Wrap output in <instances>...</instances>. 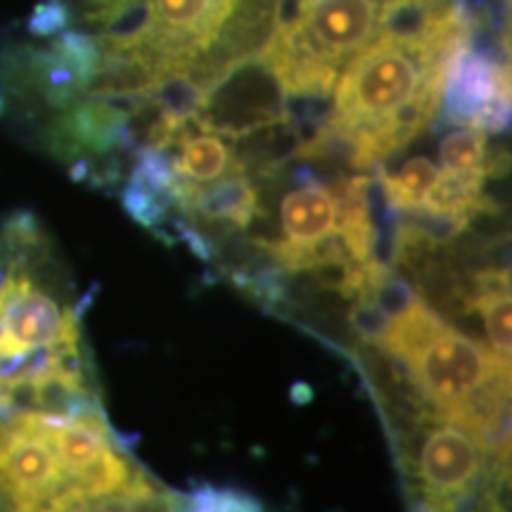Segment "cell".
Here are the masks:
<instances>
[{"instance_id": "cell-10", "label": "cell", "mask_w": 512, "mask_h": 512, "mask_svg": "<svg viewBox=\"0 0 512 512\" xmlns=\"http://www.w3.org/2000/svg\"><path fill=\"white\" fill-rule=\"evenodd\" d=\"M174 512H264V505L247 491L202 484L192 491H174Z\"/></svg>"}, {"instance_id": "cell-8", "label": "cell", "mask_w": 512, "mask_h": 512, "mask_svg": "<svg viewBox=\"0 0 512 512\" xmlns=\"http://www.w3.org/2000/svg\"><path fill=\"white\" fill-rule=\"evenodd\" d=\"M437 176L439 166L430 157L422 155L408 157L396 169L380 166L375 171V181L380 185L384 204H387L389 214H394V219H411L418 214Z\"/></svg>"}, {"instance_id": "cell-1", "label": "cell", "mask_w": 512, "mask_h": 512, "mask_svg": "<svg viewBox=\"0 0 512 512\" xmlns=\"http://www.w3.org/2000/svg\"><path fill=\"white\" fill-rule=\"evenodd\" d=\"M479 22L456 0L418 27L377 34L344 64L330 112L294 157L375 174L430 131L439 117L448 57L475 36Z\"/></svg>"}, {"instance_id": "cell-11", "label": "cell", "mask_w": 512, "mask_h": 512, "mask_svg": "<svg viewBox=\"0 0 512 512\" xmlns=\"http://www.w3.org/2000/svg\"><path fill=\"white\" fill-rule=\"evenodd\" d=\"M105 512H174V491L164 486L155 494L131 498V501L112 505Z\"/></svg>"}, {"instance_id": "cell-7", "label": "cell", "mask_w": 512, "mask_h": 512, "mask_svg": "<svg viewBox=\"0 0 512 512\" xmlns=\"http://www.w3.org/2000/svg\"><path fill=\"white\" fill-rule=\"evenodd\" d=\"M162 150L169 152L171 183L209 185L223 176L247 171L235 140L197 126L192 119L178 131L174 143Z\"/></svg>"}, {"instance_id": "cell-2", "label": "cell", "mask_w": 512, "mask_h": 512, "mask_svg": "<svg viewBox=\"0 0 512 512\" xmlns=\"http://www.w3.org/2000/svg\"><path fill=\"white\" fill-rule=\"evenodd\" d=\"M86 302L53 235L31 211L0 226V415L105 406Z\"/></svg>"}, {"instance_id": "cell-6", "label": "cell", "mask_w": 512, "mask_h": 512, "mask_svg": "<svg viewBox=\"0 0 512 512\" xmlns=\"http://www.w3.org/2000/svg\"><path fill=\"white\" fill-rule=\"evenodd\" d=\"M441 117L451 126H470L498 136L510 124V62L494 60L472 46L453 50L441 86Z\"/></svg>"}, {"instance_id": "cell-4", "label": "cell", "mask_w": 512, "mask_h": 512, "mask_svg": "<svg viewBox=\"0 0 512 512\" xmlns=\"http://www.w3.org/2000/svg\"><path fill=\"white\" fill-rule=\"evenodd\" d=\"M347 328L349 342L370 344L439 413L510 437V361L422 302L399 275L389 273L354 306Z\"/></svg>"}, {"instance_id": "cell-9", "label": "cell", "mask_w": 512, "mask_h": 512, "mask_svg": "<svg viewBox=\"0 0 512 512\" xmlns=\"http://www.w3.org/2000/svg\"><path fill=\"white\" fill-rule=\"evenodd\" d=\"M439 162L441 169L448 171H486L491 176H501L508 166V157H503L501 150H491L489 133L458 126L441 138Z\"/></svg>"}, {"instance_id": "cell-5", "label": "cell", "mask_w": 512, "mask_h": 512, "mask_svg": "<svg viewBox=\"0 0 512 512\" xmlns=\"http://www.w3.org/2000/svg\"><path fill=\"white\" fill-rule=\"evenodd\" d=\"M387 427L408 512H475L491 472L510 463V437L439 413L411 389L370 392Z\"/></svg>"}, {"instance_id": "cell-3", "label": "cell", "mask_w": 512, "mask_h": 512, "mask_svg": "<svg viewBox=\"0 0 512 512\" xmlns=\"http://www.w3.org/2000/svg\"><path fill=\"white\" fill-rule=\"evenodd\" d=\"M159 489L105 406L0 415V512H105Z\"/></svg>"}]
</instances>
